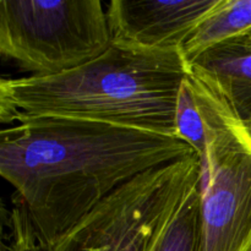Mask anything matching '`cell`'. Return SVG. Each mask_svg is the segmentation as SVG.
<instances>
[{
	"label": "cell",
	"instance_id": "obj_1",
	"mask_svg": "<svg viewBox=\"0 0 251 251\" xmlns=\"http://www.w3.org/2000/svg\"><path fill=\"white\" fill-rule=\"evenodd\" d=\"M0 135V174L34 235L51 240L136 176L196 154L176 137L104 123L14 113Z\"/></svg>",
	"mask_w": 251,
	"mask_h": 251
},
{
	"label": "cell",
	"instance_id": "obj_2",
	"mask_svg": "<svg viewBox=\"0 0 251 251\" xmlns=\"http://www.w3.org/2000/svg\"><path fill=\"white\" fill-rule=\"evenodd\" d=\"M190 65L181 49L112 42L95 60L54 76L1 78L0 118L14 113L104 123L176 137L179 91Z\"/></svg>",
	"mask_w": 251,
	"mask_h": 251
},
{
	"label": "cell",
	"instance_id": "obj_3",
	"mask_svg": "<svg viewBox=\"0 0 251 251\" xmlns=\"http://www.w3.org/2000/svg\"><path fill=\"white\" fill-rule=\"evenodd\" d=\"M201 174L198 154L146 172L51 240L34 235L24 207L16 202L1 251H150Z\"/></svg>",
	"mask_w": 251,
	"mask_h": 251
},
{
	"label": "cell",
	"instance_id": "obj_4",
	"mask_svg": "<svg viewBox=\"0 0 251 251\" xmlns=\"http://www.w3.org/2000/svg\"><path fill=\"white\" fill-rule=\"evenodd\" d=\"M207 146L201 176L202 251L251 249V136L220 91L190 70Z\"/></svg>",
	"mask_w": 251,
	"mask_h": 251
},
{
	"label": "cell",
	"instance_id": "obj_5",
	"mask_svg": "<svg viewBox=\"0 0 251 251\" xmlns=\"http://www.w3.org/2000/svg\"><path fill=\"white\" fill-rule=\"evenodd\" d=\"M100 0H1L0 53L31 76H54L102 55L112 46Z\"/></svg>",
	"mask_w": 251,
	"mask_h": 251
},
{
	"label": "cell",
	"instance_id": "obj_6",
	"mask_svg": "<svg viewBox=\"0 0 251 251\" xmlns=\"http://www.w3.org/2000/svg\"><path fill=\"white\" fill-rule=\"evenodd\" d=\"M223 0H113L107 10L114 43L181 49Z\"/></svg>",
	"mask_w": 251,
	"mask_h": 251
},
{
	"label": "cell",
	"instance_id": "obj_7",
	"mask_svg": "<svg viewBox=\"0 0 251 251\" xmlns=\"http://www.w3.org/2000/svg\"><path fill=\"white\" fill-rule=\"evenodd\" d=\"M189 65L194 74L220 91L243 122H251V51L215 47Z\"/></svg>",
	"mask_w": 251,
	"mask_h": 251
},
{
	"label": "cell",
	"instance_id": "obj_8",
	"mask_svg": "<svg viewBox=\"0 0 251 251\" xmlns=\"http://www.w3.org/2000/svg\"><path fill=\"white\" fill-rule=\"evenodd\" d=\"M215 47L251 51V0H223L194 32L181 51L190 63Z\"/></svg>",
	"mask_w": 251,
	"mask_h": 251
},
{
	"label": "cell",
	"instance_id": "obj_9",
	"mask_svg": "<svg viewBox=\"0 0 251 251\" xmlns=\"http://www.w3.org/2000/svg\"><path fill=\"white\" fill-rule=\"evenodd\" d=\"M150 251H202L201 179L189 189Z\"/></svg>",
	"mask_w": 251,
	"mask_h": 251
},
{
	"label": "cell",
	"instance_id": "obj_10",
	"mask_svg": "<svg viewBox=\"0 0 251 251\" xmlns=\"http://www.w3.org/2000/svg\"><path fill=\"white\" fill-rule=\"evenodd\" d=\"M176 137L191 147L201 162L203 161L207 137L205 123L191 85L190 73L184 78L179 91L176 109Z\"/></svg>",
	"mask_w": 251,
	"mask_h": 251
},
{
	"label": "cell",
	"instance_id": "obj_11",
	"mask_svg": "<svg viewBox=\"0 0 251 251\" xmlns=\"http://www.w3.org/2000/svg\"><path fill=\"white\" fill-rule=\"evenodd\" d=\"M245 125H247L248 131H249V134H250V136H251V122H247V123H245Z\"/></svg>",
	"mask_w": 251,
	"mask_h": 251
},
{
	"label": "cell",
	"instance_id": "obj_12",
	"mask_svg": "<svg viewBox=\"0 0 251 251\" xmlns=\"http://www.w3.org/2000/svg\"><path fill=\"white\" fill-rule=\"evenodd\" d=\"M249 251H251V249H250V250H249Z\"/></svg>",
	"mask_w": 251,
	"mask_h": 251
}]
</instances>
